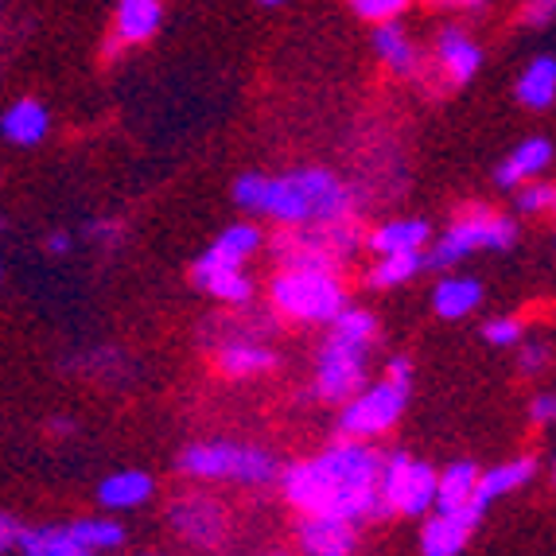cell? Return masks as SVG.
<instances>
[{"instance_id":"5b68a950","label":"cell","mask_w":556,"mask_h":556,"mask_svg":"<svg viewBox=\"0 0 556 556\" xmlns=\"http://www.w3.org/2000/svg\"><path fill=\"white\" fill-rule=\"evenodd\" d=\"M514 245H518V223L510 214L494 211L486 203H471L455 214V223L444 230V238L432 241V250L425 253V269L444 273L479 250L506 253Z\"/></svg>"},{"instance_id":"8992f818","label":"cell","mask_w":556,"mask_h":556,"mask_svg":"<svg viewBox=\"0 0 556 556\" xmlns=\"http://www.w3.org/2000/svg\"><path fill=\"white\" fill-rule=\"evenodd\" d=\"M273 312L292 324H331L346 307V285L327 269H277L269 285Z\"/></svg>"},{"instance_id":"7c38bea8","label":"cell","mask_w":556,"mask_h":556,"mask_svg":"<svg viewBox=\"0 0 556 556\" xmlns=\"http://www.w3.org/2000/svg\"><path fill=\"white\" fill-rule=\"evenodd\" d=\"M432 71L444 86H467L482 66V47L464 28H440L432 43Z\"/></svg>"},{"instance_id":"4316f807","label":"cell","mask_w":556,"mask_h":556,"mask_svg":"<svg viewBox=\"0 0 556 556\" xmlns=\"http://www.w3.org/2000/svg\"><path fill=\"white\" fill-rule=\"evenodd\" d=\"M20 556H90L66 526H39V529H20L16 541Z\"/></svg>"},{"instance_id":"3957f363","label":"cell","mask_w":556,"mask_h":556,"mask_svg":"<svg viewBox=\"0 0 556 556\" xmlns=\"http://www.w3.org/2000/svg\"><path fill=\"white\" fill-rule=\"evenodd\" d=\"M280 269H327L339 273L346 261L358 257L362 233L354 218L339 223H307V226H280L269 241Z\"/></svg>"},{"instance_id":"74e56055","label":"cell","mask_w":556,"mask_h":556,"mask_svg":"<svg viewBox=\"0 0 556 556\" xmlns=\"http://www.w3.org/2000/svg\"><path fill=\"white\" fill-rule=\"evenodd\" d=\"M20 521L12 518V514H0V556L9 553V548H16V541H20Z\"/></svg>"},{"instance_id":"f546056e","label":"cell","mask_w":556,"mask_h":556,"mask_svg":"<svg viewBox=\"0 0 556 556\" xmlns=\"http://www.w3.org/2000/svg\"><path fill=\"white\" fill-rule=\"evenodd\" d=\"M327 327H331V334H339V339L358 343V346H374V339H378V319H374V312H366V307L346 304Z\"/></svg>"},{"instance_id":"ffe728a7","label":"cell","mask_w":556,"mask_h":556,"mask_svg":"<svg viewBox=\"0 0 556 556\" xmlns=\"http://www.w3.org/2000/svg\"><path fill=\"white\" fill-rule=\"evenodd\" d=\"M428 241H432V226L425 218H393V223H381L370 233H362V245L374 257H386V253H425Z\"/></svg>"},{"instance_id":"4fadbf2b","label":"cell","mask_w":556,"mask_h":556,"mask_svg":"<svg viewBox=\"0 0 556 556\" xmlns=\"http://www.w3.org/2000/svg\"><path fill=\"white\" fill-rule=\"evenodd\" d=\"M482 521V510L475 502L459 506V510H444L432 514L420 529V553L425 556H459L471 541L475 526Z\"/></svg>"},{"instance_id":"2e32d148","label":"cell","mask_w":556,"mask_h":556,"mask_svg":"<svg viewBox=\"0 0 556 556\" xmlns=\"http://www.w3.org/2000/svg\"><path fill=\"white\" fill-rule=\"evenodd\" d=\"M296 545L304 556H354L358 526L343 518H304L296 529Z\"/></svg>"},{"instance_id":"7402d4cb","label":"cell","mask_w":556,"mask_h":556,"mask_svg":"<svg viewBox=\"0 0 556 556\" xmlns=\"http://www.w3.org/2000/svg\"><path fill=\"white\" fill-rule=\"evenodd\" d=\"M47 132H51V113L36 98H16L9 110L0 113V137L9 140V144L31 149V144L47 140Z\"/></svg>"},{"instance_id":"5bb4252c","label":"cell","mask_w":556,"mask_h":556,"mask_svg":"<svg viewBox=\"0 0 556 556\" xmlns=\"http://www.w3.org/2000/svg\"><path fill=\"white\" fill-rule=\"evenodd\" d=\"M214 366L226 378H261V374L277 370V351L261 343L257 334H233L214 346Z\"/></svg>"},{"instance_id":"52a82bcc","label":"cell","mask_w":556,"mask_h":556,"mask_svg":"<svg viewBox=\"0 0 556 556\" xmlns=\"http://www.w3.org/2000/svg\"><path fill=\"white\" fill-rule=\"evenodd\" d=\"M437 498V467H428L425 459H413L408 452L381 455L378 471V502L381 518H425Z\"/></svg>"},{"instance_id":"d590c367","label":"cell","mask_w":556,"mask_h":556,"mask_svg":"<svg viewBox=\"0 0 556 556\" xmlns=\"http://www.w3.org/2000/svg\"><path fill=\"white\" fill-rule=\"evenodd\" d=\"M553 417H556V397H553V393H538V397L529 401V420H533V425L548 428V425H553Z\"/></svg>"},{"instance_id":"9c48e42d","label":"cell","mask_w":556,"mask_h":556,"mask_svg":"<svg viewBox=\"0 0 556 556\" xmlns=\"http://www.w3.org/2000/svg\"><path fill=\"white\" fill-rule=\"evenodd\" d=\"M366 354L370 346L346 343L339 334H327L324 346L316 354V381L312 393L327 405H343L366 386Z\"/></svg>"},{"instance_id":"cb8c5ba5","label":"cell","mask_w":556,"mask_h":556,"mask_svg":"<svg viewBox=\"0 0 556 556\" xmlns=\"http://www.w3.org/2000/svg\"><path fill=\"white\" fill-rule=\"evenodd\" d=\"M482 304V285L475 277H440L437 292H432V307L440 319H467L475 307Z\"/></svg>"},{"instance_id":"6da1fadb","label":"cell","mask_w":556,"mask_h":556,"mask_svg":"<svg viewBox=\"0 0 556 556\" xmlns=\"http://www.w3.org/2000/svg\"><path fill=\"white\" fill-rule=\"evenodd\" d=\"M381 452L366 440H334L312 459L280 467V491L304 518H343L362 521L381 518L378 502Z\"/></svg>"},{"instance_id":"8fae6325","label":"cell","mask_w":556,"mask_h":556,"mask_svg":"<svg viewBox=\"0 0 556 556\" xmlns=\"http://www.w3.org/2000/svg\"><path fill=\"white\" fill-rule=\"evenodd\" d=\"M164 24V0H117L113 12V36L102 43V59L113 63L121 51L149 43Z\"/></svg>"},{"instance_id":"60d3db41","label":"cell","mask_w":556,"mask_h":556,"mask_svg":"<svg viewBox=\"0 0 556 556\" xmlns=\"http://www.w3.org/2000/svg\"><path fill=\"white\" fill-rule=\"evenodd\" d=\"M43 250L51 253V257H63V253H71V233H66V230H55V233H47Z\"/></svg>"},{"instance_id":"836d02e7","label":"cell","mask_w":556,"mask_h":556,"mask_svg":"<svg viewBox=\"0 0 556 556\" xmlns=\"http://www.w3.org/2000/svg\"><path fill=\"white\" fill-rule=\"evenodd\" d=\"M553 16H556V0H526L521 4V24L526 28H548L553 24Z\"/></svg>"},{"instance_id":"b9f144b4","label":"cell","mask_w":556,"mask_h":556,"mask_svg":"<svg viewBox=\"0 0 556 556\" xmlns=\"http://www.w3.org/2000/svg\"><path fill=\"white\" fill-rule=\"evenodd\" d=\"M257 4H265V9H277V4H285V0H257Z\"/></svg>"},{"instance_id":"e0dca14e","label":"cell","mask_w":556,"mask_h":556,"mask_svg":"<svg viewBox=\"0 0 556 556\" xmlns=\"http://www.w3.org/2000/svg\"><path fill=\"white\" fill-rule=\"evenodd\" d=\"M374 55L378 63L397 78H417L425 71V55H420V47L413 43L405 28H401V20L393 24H374Z\"/></svg>"},{"instance_id":"ab89813d","label":"cell","mask_w":556,"mask_h":556,"mask_svg":"<svg viewBox=\"0 0 556 556\" xmlns=\"http://www.w3.org/2000/svg\"><path fill=\"white\" fill-rule=\"evenodd\" d=\"M428 9H440V12H479L486 9V0H425Z\"/></svg>"},{"instance_id":"8d00e7d4","label":"cell","mask_w":556,"mask_h":556,"mask_svg":"<svg viewBox=\"0 0 556 556\" xmlns=\"http://www.w3.org/2000/svg\"><path fill=\"white\" fill-rule=\"evenodd\" d=\"M86 238L98 241V245H117V241H121V223H113V218H105V223H90V226H86Z\"/></svg>"},{"instance_id":"f35d334b","label":"cell","mask_w":556,"mask_h":556,"mask_svg":"<svg viewBox=\"0 0 556 556\" xmlns=\"http://www.w3.org/2000/svg\"><path fill=\"white\" fill-rule=\"evenodd\" d=\"M386 378L397 381V386H413V362H408L405 354L390 358V362H386Z\"/></svg>"},{"instance_id":"4dcf8cb0","label":"cell","mask_w":556,"mask_h":556,"mask_svg":"<svg viewBox=\"0 0 556 556\" xmlns=\"http://www.w3.org/2000/svg\"><path fill=\"white\" fill-rule=\"evenodd\" d=\"M553 203H556V187L548 184L545 176L514 187V206H518V214H548Z\"/></svg>"},{"instance_id":"44dd1931","label":"cell","mask_w":556,"mask_h":556,"mask_svg":"<svg viewBox=\"0 0 556 556\" xmlns=\"http://www.w3.org/2000/svg\"><path fill=\"white\" fill-rule=\"evenodd\" d=\"M538 475V459L533 455H518V459H506V464L491 467V471H479V482H475V506L486 514V506L498 498H510L526 486L529 479Z\"/></svg>"},{"instance_id":"ba28073f","label":"cell","mask_w":556,"mask_h":556,"mask_svg":"<svg viewBox=\"0 0 556 556\" xmlns=\"http://www.w3.org/2000/svg\"><path fill=\"white\" fill-rule=\"evenodd\" d=\"M408 405V386L381 378L378 386H362L351 401H343V413H339V432L346 440H370L386 437L393 425L401 420Z\"/></svg>"},{"instance_id":"83f0119b","label":"cell","mask_w":556,"mask_h":556,"mask_svg":"<svg viewBox=\"0 0 556 556\" xmlns=\"http://www.w3.org/2000/svg\"><path fill=\"white\" fill-rule=\"evenodd\" d=\"M71 538L78 541V545L86 548V553H113V548L125 545V526H121L117 518H110V514H98V518H78L71 521Z\"/></svg>"},{"instance_id":"277c9868","label":"cell","mask_w":556,"mask_h":556,"mask_svg":"<svg viewBox=\"0 0 556 556\" xmlns=\"http://www.w3.org/2000/svg\"><path fill=\"white\" fill-rule=\"evenodd\" d=\"M179 475L195 482H238V486H265L280 475L277 455L233 440H199L179 452Z\"/></svg>"},{"instance_id":"603a6c76","label":"cell","mask_w":556,"mask_h":556,"mask_svg":"<svg viewBox=\"0 0 556 556\" xmlns=\"http://www.w3.org/2000/svg\"><path fill=\"white\" fill-rule=\"evenodd\" d=\"M261 245H265V233H261V226L233 223V226H226V230L218 233L211 245H206L203 257L218 261V265H238V269H245V261H250Z\"/></svg>"},{"instance_id":"d4e9b609","label":"cell","mask_w":556,"mask_h":556,"mask_svg":"<svg viewBox=\"0 0 556 556\" xmlns=\"http://www.w3.org/2000/svg\"><path fill=\"white\" fill-rule=\"evenodd\" d=\"M475 482H479V467L471 459H455L452 467L437 471V498H432V510H459L475 498Z\"/></svg>"},{"instance_id":"d6986e66","label":"cell","mask_w":556,"mask_h":556,"mask_svg":"<svg viewBox=\"0 0 556 556\" xmlns=\"http://www.w3.org/2000/svg\"><path fill=\"white\" fill-rule=\"evenodd\" d=\"M152 494H156V479L149 471H137V467H125V471H113L98 482V502H102L105 514L121 510H140L149 506Z\"/></svg>"},{"instance_id":"7a4b0ae2","label":"cell","mask_w":556,"mask_h":556,"mask_svg":"<svg viewBox=\"0 0 556 556\" xmlns=\"http://www.w3.org/2000/svg\"><path fill=\"white\" fill-rule=\"evenodd\" d=\"M233 203L245 214L273 218L277 226L354 218V191L327 167H292L285 176L245 172L233 184Z\"/></svg>"},{"instance_id":"ac0fdd59","label":"cell","mask_w":556,"mask_h":556,"mask_svg":"<svg viewBox=\"0 0 556 556\" xmlns=\"http://www.w3.org/2000/svg\"><path fill=\"white\" fill-rule=\"evenodd\" d=\"M553 167V140L548 137H529L521 140L510 156L502 160L498 172H494V184L502 191H514V187L529 184V179H541Z\"/></svg>"},{"instance_id":"d6a6232c","label":"cell","mask_w":556,"mask_h":556,"mask_svg":"<svg viewBox=\"0 0 556 556\" xmlns=\"http://www.w3.org/2000/svg\"><path fill=\"white\" fill-rule=\"evenodd\" d=\"M482 339H486L491 346H521V339H526V324H521L518 316H498L482 327Z\"/></svg>"},{"instance_id":"484cf974","label":"cell","mask_w":556,"mask_h":556,"mask_svg":"<svg viewBox=\"0 0 556 556\" xmlns=\"http://www.w3.org/2000/svg\"><path fill=\"white\" fill-rule=\"evenodd\" d=\"M518 102L526 105V110H548L556 98V63L553 55H538L533 63L521 71L518 78Z\"/></svg>"},{"instance_id":"f1b7e54d","label":"cell","mask_w":556,"mask_h":556,"mask_svg":"<svg viewBox=\"0 0 556 556\" xmlns=\"http://www.w3.org/2000/svg\"><path fill=\"white\" fill-rule=\"evenodd\" d=\"M420 269H425V253H386V257H378L370 265L366 285L370 288H397V285H408Z\"/></svg>"},{"instance_id":"30bf717a","label":"cell","mask_w":556,"mask_h":556,"mask_svg":"<svg viewBox=\"0 0 556 556\" xmlns=\"http://www.w3.org/2000/svg\"><path fill=\"white\" fill-rule=\"evenodd\" d=\"M167 526L176 529V538L191 548H218L230 533V514L214 494L184 491L167 506Z\"/></svg>"},{"instance_id":"1f68e13d","label":"cell","mask_w":556,"mask_h":556,"mask_svg":"<svg viewBox=\"0 0 556 556\" xmlns=\"http://www.w3.org/2000/svg\"><path fill=\"white\" fill-rule=\"evenodd\" d=\"M413 0H351V12L366 24H393L408 12Z\"/></svg>"},{"instance_id":"e575fe53","label":"cell","mask_w":556,"mask_h":556,"mask_svg":"<svg viewBox=\"0 0 556 556\" xmlns=\"http://www.w3.org/2000/svg\"><path fill=\"white\" fill-rule=\"evenodd\" d=\"M548 366V343L541 339V343H526L521 346V370L526 374H541Z\"/></svg>"},{"instance_id":"9a60e30c","label":"cell","mask_w":556,"mask_h":556,"mask_svg":"<svg viewBox=\"0 0 556 556\" xmlns=\"http://www.w3.org/2000/svg\"><path fill=\"white\" fill-rule=\"evenodd\" d=\"M191 280H195L199 292H206V296H214L218 304H226V307H245L253 300L250 273L238 269V265H218V261H206L203 253H199L195 265H191Z\"/></svg>"}]
</instances>
